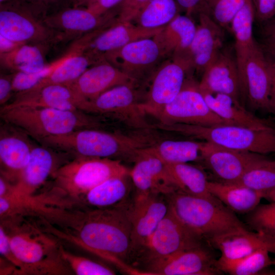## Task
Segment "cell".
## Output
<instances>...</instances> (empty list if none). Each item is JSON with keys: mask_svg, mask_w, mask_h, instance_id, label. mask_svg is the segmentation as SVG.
I'll return each instance as SVG.
<instances>
[{"mask_svg": "<svg viewBox=\"0 0 275 275\" xmlns=\"http://www.w3.org/2000/svg\"><path fill=\"white\" fill-rule=\"evenodd\" d=\"M132 203L97 209L87 215L78 230V243L126 272L141 274L126 261L130 256Z\"/></svg>", "mask_w": 275, "mask_h": 275, "instance_id": "cell-1", "label": "cell"}, {"mask_svg": "<svg viewBox=\"0 0 275 275\" xmlns=\"http://www.w3.org/2000/svg\"><path fill=\"white\" fill-rule=\"evenodd\" d=\"M155 142L148 135L127 134L91 128L48 137L39 143L75 157L106 158L134 162L140 152Z\"/></svg>", "mask_w": 275, "mask_h": 275, "instance_id": "cell-2", "label": "cell"}, {"mask_svg": "<svg viewBox=\"0 0 275 275\" xmlns=\"http://www.w3.org/2000/svg\"><path fill=\"white\" fill-rule=\"evenodd\" d=\"M0 113L4 122L20 128L38 142L48 137L101 126L95 117L80 109L20 106L2 109Z\"/></svg>", "mask_w": 275, "mask_h": 275, "instance_id": "cell-3", "label": "cell"}, {"mask_svg": "<svg viewBox=\"0 0 275 275\" xmlns=\"http://www.w3.org/2000/svg\"><path fill=\"white\" fill-rule=\"evenodd\" d=\"M166 197L179 219L207 241L232 231L246 228L234 212L215 197H199L176 191Z\"/></svg>", "mask_w": 275, "mask_h": 275, "instance_id": "cell-4", "label": "cell"}, {"mask_svg": "<svg viewBox=\"0 0 275 275\" xmlns=\"http://www.w3.org/2000/svg\"><path fill=\"white\" fill-rule=\"evenodd\" d=\"M155 127L235 150L263 155L275 153V127L257 129L232 124L202 126L159 123Z\"/></svg>", "mask_w": 275, "mask_h": 275, "instance_id": "cell-5", "label": "cell"}, {"mask_svg": "<svg viewBox=\"0 0 275 275\" xmlns=\"http://www.w3.org/2000/svg\"><path fill=\"white\" fill-rule=\"evenodd\" d=\"M121 160L78 156L64 163L53 174L58 186L71 195H85L103 181L129 175Z\"/></svg>", "mask_w": 275, "mask_h": 275, "instance_id": "cell-6", "label": "cell"}, {"mask_svg": "<svg viewBox=\"0 0 275 275\" xmlns=\"http://www.w3.org/2000/svg\"><path fill=\"white\" fill-rule=\"evenodd\" d=\"M38 8L15 0L0 4V35L15 42L50 45L63 39L37 17Z\"/></svg>", "mask_w": 275, "mask_h": 275, "instance_id": "cell-7", "label": "cell"}, {"mask_svg": "<svg viewBox=\"0 0 275 275\" xmlns=\"http://www.w3.org/2000/svg\"><path fill=\"white\" fill-rule=\"evenodd\" d=\"M159 123L202 126L229 124L217 116L207 104L199 82L188 76L178 95L155 117Z\"/></svg>", "mask_w": 275, "mask_h": 275, "instance_id": "cell-8", "label": "cell"}, {"mask_svg": "<svg viewBox=\"0 0 275 275\" xmlns=\"http://www.w3.org/2000/svg\"><path fill=\"white\" fill-rule=\"evenodd\" d=\"M191 70L186 58L172 57L164 60L154 71L145 99L141 102L146 115L155 118L178 95Z\"/></svg>", "mask_w": 275, "mask_h": 275, "instance_id": "cell-9", "label": "cell"}, {"mask_svg": "<svg viewBox=\"0 0 275 275\" xmlns=\"http://www.w3.org/2000/svg\"><path fill=\"white\" fill-rule=\"evenodd\" d=\"M137 82L120 85L88 101L86 112L117 120L139 129L150 128L139 101Z\"/></svg>", "mask_w": 275, "mask_h": 275, "instance_id": "cell-10", "label": "cell"}, {"mask_svg": "<svg viewBox=\"0 0 275 275\" xmlns=\"http://www.w3.org/2000/svg\"><path fill=\"white\" fill-rule=\"evenodd\" d=\"M204 239L185 225L169 206L143 252L147 263L204 244Z\"/></svg>", "mask_w": 275, "mask_h": 275, "instance_id": "cell-11", "label": "cell"}, {"mask_svg": "<svg viewBox=\"0 0 275 275\" xmlns=\"http://www.w3.org/2000/svg\"><path fill=\"white\" fill-rule=\"evenodd\" d=\"M156 36L129 43L106 53L104 58L137 79L141 75L155 70L169 57Z\"/></svg>", "mask_w": 275, "mask_h": 275, "instance_id": "cell-12", "label": "cell"}, {"mask_svg": "<svg viewBox=\"0 0 275 275\" xmlns=\"http://www.w3.org/2000/svg\"><path fill=\"white\" fill-rule=\"evenodd\" d=\"M265 155L235 150L202 141L201 161L218 180L236 183L253 165Z\"/></svg>", "mask_w": 275, "mask_h": 275, "instance_id": "cell-13", "label": "cell"}, {"mask_svg": "<svg viewBox=\"0 0 275 275\" xmlns=\"http://www.w3.org/2000/svg\"><path fill=\"white\" fill-rule=\"evenodd\" d=\"M211 251L204 244L147 263V274L215 275L222 273L216 267Z\"/></svg>", "mask_w": 275, "mask_h": 275, "instance_id": "cell-14", "label": "cell"}, {"mask_svg": "<svg viewBox=\"0 0 275 275\" xmlns=\"http://www.w3.org/2000/svg\"><path fill=\"white\" fill-rule=\"evenodd\" d=\"M169 208L166 196L150 194L135 196L131 212L130 256L142 252L160 222Z\"/></svg>", "mask_w": 275, "mask_h": 275, "instance_id": "cell-15", "label": "cell"}, {"mask_svg": "<svg viewBox=\"0 0 275 275\" xmlns=\"http://www.w3.org/2000/svg\"><path fill=\"white\" fill-rule=\"evenodd\" d=\"M270 84L267 57L258 44L248 59L240 79L241 96L254 108L270 112Z\"/></svg>", "mask_w": 275, "mask_h": 275, "instance_id": "cell-16", "label": "cell"}, {"mask_svg": "<svg viewBox=\"0 0 275 275\" xmlns=\"http://www.w3.org/2000/svg\"><path fill=\"white\" fill-rule=\"evenodd\" d=\"M143 149L140 151L129 171L130 178L136 190L135 196L150 194L167 196L177 191L165 163Z\"/></svg>", "mask_w": 275, "mask_h": 275, "instance_id": "cell-17", "label": "cell"}, {"mask_svg": "<svg viewBox=\"0 0 275 275\" xmlns=\"http://www.w3.org/2000/svg\"><path fill=\"white\" fill-rule=\"evenodd\" d=\"M88 102L81 98L70 84H54L46 86L35 91L16 93L14 99L2 106L1 109L25 106L80 109L86 112Z\"/></svg>", "mask_w": 275, "mask_h": 275, "instance_id": "cell-18", "label": "cell"}, {"mask_svg": "<svg viewBox=\"0 0 275 275\" xmlns=\"http://www.w3.org/2000/svg\"><path fill=\"white\" fill-rule=\"evenodd\" d=\"M67 155L42 144L35 146L28 164L12 186L13 190L18 194L29 196L63 164L62 161Z\"/></svg>", "mask_w": 275, "mask_h": 275, "instance_id": "cell-19", "label": "cell"}, {"mask_svg": "<svg viewBox=\"0 0 275 275\" xmlns=\"http://www.w3.org/2000/svg\"><path fill=\"white\" fill-rule=\"evenodd\" d=\"M30 136L20 128L7 122L0 128L1 173L9 180H17L28 164L35 146Z\"/></svg>", "mask_w": 275, "mask_h": 275, "instance_id": "cell-20", "label": "cell"}, {"mask_svg": "<svg viewBox=\"0 0 275 275\" xmlns=\"http://www.w3.org/2000/svg\"><path fill=\"white\" fill-rule=\"evenodd\" d=\"M207 242L221 252V256L217 259L220 262H232L262 249L275 254V238L246 228L223 234Z\"/></svg>", "mask_w": 275, "mask_h": 275, "instance_id": "cell-21", "label": "cell"}, {"mask_svg": "<svg viewBox=\"0 0 275 275\" xmlns=\"http://www.w3.org/2000/svg\"><path fill=\"white\" fill-rule=\"evenodd\" d=\"M198 23L187 58L193 70L203 73L223 48L224 28L205 13L199 15Z\"/></svg>", "mask_w": 275, "mask_h": 275, "instance_id": "cell-22", "label": "cell"}, {"mask_svg": "<svg viewBox=\"0 0 275 275\" xmlns=\"http://www.w3.org/2000/svg\"><path fill=\"white\" fill-rule=\"evenodd\" d=\"M116 15L110 11L98 15L81 7L67 8L43 17L44 22L59 33L64 39L68 36L87 34L113 23Z\"/></svg>", "mask_w": 275, "mask_h": 275, "instance_id": "cell-23", "label": "cell"}, {"mask_svg": "<svg viewBox=\"0 0 275 275\" xmlns=\"http://www.w3.org/2000/svg\"><path fill=\"white\" fill-rule=\"evenodd\" d=\"M134 82L137 79L104 60L88 68L70 85L81 98L90 101L114 87Z\"/></svg>", "mask_w": 275, "mask_h": 275, "instance_id": "cell-24", "label": "cell"}, {"mask_svg": "<svg viewBox=\"0 0 275 275\" xmlns=\"http://www.w3.org/2000/svg\"><path fill=\"white\" fill-rule=\"evenodd\" d=\"M199 87L201 91L227 94L239 100L240 85L235 55L223 48L202 73Z\"/></svg>", "mask_w": 275, "mask_h": 275, "instance_id": "cell-25", "label": "cell"}, {"mask_svg": "<svg viewBox=\"0 0 275 275\" xmlns=\"http://www.w3.org/2000/svg\"><path fill=\"white\" fill-rule=\"evenodd\" d=\"M163 28L146 29L131 21H117L116 20L91 40L86 50L104 59V56L106 53L134 41L154 37Z\"/></svg>", "mask_w": 275, "mask_h": 275, "instance_id": "cell-26", "label": "cell"}, {"mask_svg": "<svg viewBox=\"0 0 275 275\" xmlns=\"http://www.w3.org/2000/svg\"><path fill=\"white\" fill-rule=\"evenodd\" d=\"M201 91L211 109L229 124L257 129L275 127L270 121L259 118L249 112L240 104L239 100L231 96Z\"/></svg>", "mask_w": 275, "mask_h": 275, "instance_id": "cell-27", "label": "cell"}, {"mask_svg": "<svg viewBox=\"0 0 275 275\" xmlns=\"http://www.w3.org/2000/svg\"><path fill=\"white\" fill-rule=\"evenodd\" d=\"M255 19L254 2L249 0L234 16L230 26L235 39V57L240 80L248 59L259 44L253 34Z\"/></svg>", "mask_w": 275, "mask_h": 275, "instance_id": "cell-28", "label": "cell"}, {"mask_svg": "<svg viewBox=\"0 0 275 275\" xmlns=\"http://www.w3.org/2000/svg\"><path fill=\"white\" fill-rule=\"evenodd\" d=\"M29 228L14 229L11 234L7 232L12 252L22 269L25 265L28 267L43 265L48 248L53 246L51 240L35 229Z\"/></svg>", "mask_w": 275, "mask_h": 275, "instance_id": "cell-29", "label": "cell"}, {"mask_svg": "<svg viewBox=\"0 0 275 275\" xmlns=\"http://www.w3.org/2000/svg\"><path fill=\"white\" fill-rule=\"evenodd\" d=\"M196 26L192 17L179 14L156 36L169 57L188 59V50Z\"/></svg>", "mask_w": 275, "mask_h": 275, "instance_id": "cell-30", "label": "cell"}, {"mask_svg": "<svg viewBox=\"0 0 275 275\" xmlns=\"http://www.w3.org/2000/svg\"><path fill=\"white\" fill-rule=\"evenodd\" d=\"M210 193L234 213L247 214L263 198V194L245 186L208 181Z\"/></svg>", "mask_w": 275, "mask_h": 275, "instance_id": "cell-31", "label": "cell"}, {"mask_svg": "<svg viewBox=\"0 0 275 275\" xmlns=\"http://www.w3.org/2000/svg\"><path fill=\"white\" fill-rule=\"evenodd\" d=\"M49 46L44 44H23L10 52L0 54L1 65L15 72L40 71L48 64L45 56Z\"/></svg>", "mask_w": 275, "mask_h": 275, "instance_id": "cell-32", "label": "cell"}, {"mask_svg": "<svg viewBox=\"0 0 275 275\" xmlns=\"http://www.w3.org/2000/svg\"><path fill=\"white\" fill-rule=\"evenodd\" d=\"M202 142L165 140L155 142L143 150L166 163H188L201 160Z\"/></svg>", "mask_w": 275, "mask_h": 275, "instance_id": "cell-33", "label": "cell"}, {"mask_svg": "<svg viewBox=\"0 0 275 275\" xmlns=\"http://www.w3.org/2000/svg\"><path fill=\"white\" fill-rule=\"evenodd\" d=\"M129 177H115L103 181L84 195L86 202L97 209H105L127 202L130 190Z\"/></svg>", "mask_w": 275, "mask_h": 275, "instance_id": "cell-34", "label": "cell"}, {"mask_svg": "<svg viewBox=\"0 0 275 275\" xmlns=\"http://www.w3.org/2000/svg\"><path fill=\"white\" fill-rule=\"evenodd\" d=\"M177 191L188 195L211 198L207 176L204 172L188 163H166Z\"/></svg>", "mask_w": 275, "mask_h": 275, "instance_id": "cell-35", "label": "cell"}, {"mask_svg": "<svg viewBox=\"0 0 275 275\" xmlns=\"http://www.w3.org/2000/svg\"><path fill=\"white\" fill-rule=\"evenodd\" d=\"M179 9L175 0H149L131 22L146 29L163 28L179 14Z\"/></svg>", "mask_w": 275, "mask_h": 275, "instance_id": "cell-36", "label": "cell"}, {"mask_svg": "<svg viewBox=\"0 0 275 275\" xmlns=\"http://www.w3.org/2000/svg\"><path fill=\"white\" fill-rule=\"evenodd\" d=\"M270 252L259 250L247 256L229 262H220L216 260V266L222 272L231 275H255L273 265Z\"/></svg>", "mask_w": 275, "mask_h": 275, "instance_id": "cell-37", "label": "cell"}, {"mask_svg": "<svg viewBox=\"0 0 275 275\" xmlns=\"http://www.w3.org/2000/svg\"><path fill=\"white\" fill-rule=\"evenodd\" d=\"M236 184L264 194L275 185V160L267 157L250 168Z\"/></svg>", "mask_w": 275, "mask_h": 275, "instance_id": "cell-38", "label": "cell"}, {"mask_svg": "<svg viewBox=\"0 0 275 275\" xmlns=\"http://www.w3.org/2000/svg\"><path fill=\"white\" fill-rule=\"evenodd\" d=\"M245 221L255 232L275 238V202L259 204L246 214Z\"/></svg>", "mask_w": 275, "mask_h": 275, "instance_id": "cell-39", "label": "cell"}, {"mask_svg": "<svg viewBox=\"0 0 275 275\" xmlns=\"http://www.w3.org/2000/svg\"><path fill=\"white\" fill-rule=\"evenodd\" d=\"M249 0H206L208 13L224 29L229 28L239 11Z\"/></svg>", "mask_w": 275, "mask_h": 275, "instance_id": "cell-40", "label": "cell"}, {"mask_svg": "<svg viewBox=\"0 0 275 275\" xmlns=\"http://www.w3.org/2000/svg\"><path fill=\"white\" fill-rule=\"evenodd\" d=\"M62 259L78 275H114L115 272L111 268L89 259L74 255L62 247L59 248Z\"/></svg>", "mask_w": 275, "mask_h": 275, "instance_id": "cell-41", "label": "cell"}, {"mask_svg": "<svg viewBox=\"0 0 275 275\" xmlns=\"http://www.w3.org/2000/svg\"><path fill=\"white\" fill-rule=\"evenodd\" d=\"M63 56L48 64L43 69L34 72H15L12 74V86L14 93L28 91L45 78L61 62Z\"/></svg>", "mask_w": 275, "mask_h": 275, "instance_id": "cell-42", "label": "cell"}, {"mask_svg": "<svg viewBox=\"0 0 275 275\" xmlns=\"http://www.w3.org/2000/svg\"><path fill=\"white\" fill-rule=\"evenodd\" d=\"M149 0H124L117 8V21H132Z\"/></svg>", "mask_w": 275, "mask_h": 275, "instance_id": "cell-43", "label": "cell"}, {"mask_svg": "<svg viewBox=\"0 0 275 275\" xmlns=\"http://www.w3.org/2000/svg\"><path fill=\"white\" fill-rule=\"evenodd\" d=\"M255 19L265 22L275 16V0H253Z\"/></svg>", "mask_w": 275, "mask_h": 275, "instance_id": "cell-44", "label": "cell"}, {"mask_svg": "<svg viewBox=\"0 0 275 275\" xmlns=\"http://www.w3.org/2000/svg\"><path fill=\"white\" fill-rule=\"evenodd\" d=\"M180 8L185 14L192 17L194 14L205 13L208 14L206 0H175Z\"/></svg>", "mask_w": 275, "mask_h": 275, "instance_id": "cell-45", "label": "cell"}, {"mask_svg": "<svg viewBox=\"0 0 275 275\" xmlns=\"http://www.w3.org/2000/svg\"><path fill=\"white\" fill-rule=\"evenodd\" d=\"M124 0H95L87 6L95 13L103 15L116 8Z\"/></svg>", "mask_w": 275, "mask_h": 275, "instance_id": "cell-46", "label": "cell"}, {"mask_svg": "<svg viewBox=\"0 0 275 275\" xmlns=\"http://www.w3.org/2000/svg\"><path fill=\"white\" fill-rule=\"evenodd\" d=\"M12 75L1 74L0 77V104H7L13 95Z\"/></svg>", "mask_w": 275, "mask_h": 275, "instance_id": "cell-47", "label": "cell"}, {"mask_svg": "<svg viewBox=\"0 0 275 275\" xmlns=\"http://www.w3.org/2000/svg\"><path fill=\"white\" fill-rule=\"evenodd\" d=\"M0 252L1 255L14 265L20 267L19 261L15 258L11 250L8 234L2 225L0 227Z\"/></svg>", "mask_w": 275, "mask_h": 275, "instance_id": "cell-48", "label": "cell"}, {"mask_svg": "<svg viewBox=\"0 0 275 275\" xmlns=\"http://www.w3.org/2000/svg\"><path fill=\"white\" fill-rule=\"evenodd\" d=\"M270 74V90L269 95V106L270 112L275 113V59L268 56Z\"/></svg>", "mask_w": 275, "mask_h": 275, "instance_id": "cell-49", "label": "cell"}, {"mask_svg": "<svg viewBox=\"0 0 275 275\" xmlns=\"http://www.w3.org/2000/svg\"><path fill=\"white\" fill-rule=\"evenodd\" d=\"M22 44L0 35V54L10 52Z\"/></svg>", "mask_w": 275, "mask_h": 275, "instance_id": "cell-50", "label": "cell"}, {"mask_svg": "<svg viewBox=\"0 0 275 275\" xmlns=\"http://www.w3.org/2000/svg\"><path fill=\"white\" fill-rule=\"evenodd\" d=\"M261 46L266 54L275 59V37L264 38Z\"/></svg>", "mask_w": 275, "mask_h": 275, "instance_id": "cell-51", "label": "cell"}, {"mask_svg": "<svg viewBox=\"0 0 275 275\" xmlns=\"http://www.w3.org/2000/svg\"><path fill=\"white\" fill-rule=\"evenodd\" d=\"M265 22L263 29L264 38L275 37V16Z\"/></svg>", "mask_w": 275, "mask_h": 275, "instance_id": "cell-52", "label": "cell"}, {"mask_svg": "<svg viewBox=\"0 0 275 275\" xmlns=\"http://www.w3.org/2000/svg\"><path fill=\"white\" fill-rule=\"evenodd\" d=\"M22 1L33 5L40 9H43L49 4L55 2L58 0H17Z\"/></svg>", "mask_w": 275, "mask_h": 275, "instance_id": "cell-53", "label": "cell"}, {"mask_svg": "<svg viewBox=\"0 0 275 275\" xmlns=\"http://www.w3.org/2000/svg\"><path fill=\"white\" fill-rule=\"evenodd\" d=\"M265 198L270 202H275V185L263 194Z\"/></svg>", "mask_w": 275, "mask_h": 275, "instance_id": "cell-54", "label": "cell"}, {"mask_svg": "<svg viewBox=\"0 0 275 275\" xmlns=\"http://www.w3.org/2000/svg\"><path fill=\"white\" fill-rule=\"evenodd\" d=\"M93 0H71L72 7H78L82 6H87Z\"/></svg>", "mask_w": 275, "mask_h": 275, "instance_id": "cell-55", "label": "cell"}, {"mask_svg": "<svg viewBox=\"0 0 275 275\" xmlns=\"http://www.w3.org/2000/svg\"><path fill=\"white\" fill-rule=\"evenodd\" d=\"M15 1V0H0V4L5 3H7V2H11V1Z\"/></svg>", "mask_w": 275, "mask_h": 275, "instance_id": "cell-56", "label": "cell"}, {"mask_svg": "<svg viewBox=\"0 0 275 275\" xmlns=\"http://www.w3.org/2000/svg\"><path fill=\"white\" fill-rule=\"evenodd\" d=\"M273 265H275V259H273Z\"/></svg>", "mask_w": 275, "mask_h": 275, "instance_id": "cell-57", "label": "cell"}]
</instances>
